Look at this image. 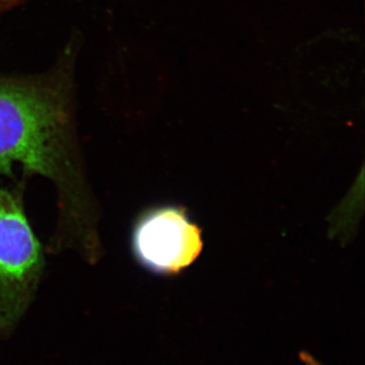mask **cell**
Here are the masks:
<instances>
[{"label":"cell","mask_w":365,"mask_h":365,"mask_svg":"<svg viewBox=\"0 0 365 365\" xmlns=\"http://www.w3.org/2000/svg\"><path fill=\"white\" fill-rule=\"evenodd\" d=\"M79 34L51 68L39 73L0 72V175L16 181L40 176L54 188L57 216L46 252L72 253L90 266L105 255L102 211L79 140L76 64Z\"/></svg>","instance_id":"obj_1"},{"label":"cell","mask_w":365,"mask_h":365,"mask_svg":"<svg viewBox=\"0 0 365 365\" xmlns=\"http://www.w3.org/2000/svg\"><path fill=\"white\" fill-rule=\"evenodd\" d=\"M25 180L0 187V338L28 313L45 272V250L26 215Z\"/></svg>","instance_id":"obj_2"},{"label":"cell","mask_w":365,"mask_h":365,"mask_svg":"<svg viewBox=\"0 0 365 365\" xmlns=\"http://www.w3.org/2000/svg\"><path fill=\"white\" fill-rule=\"evenodd\" d=\"M26 1V0H0V18Z\"/></svg>","instance_id":"obj_4"},{"label":"cell","mask_w":365,"mask_h":365,"mask_svg":"<svg viewBox=\"0 0 365 365\" xmlns=\"http://www.w3.org/2000/svg\"><path fill=\"white\" fill-rule=\"evenodd\" d=\"M300 357H302L304 365H322L318 360L314 359L312 355L307 354V353L302 352Z\"/></svg>","instance_id":"obj_5"},{"label":"cell","mask_w":365,"mask_h":365,"mask_svg":"<svg viewBox=\"0 0 365 365\" xmlns=\"http://www.w3.org/2000/svg\"><path fill=\"white\" fill-rule=\"evenodd\" d=\"M132 252L144 268L157 274L179 272L202 250L200 232L184 211L160 207L137 220L131 237Z\"/></svg>","instance_id":"obj_3"}]
</instances>
